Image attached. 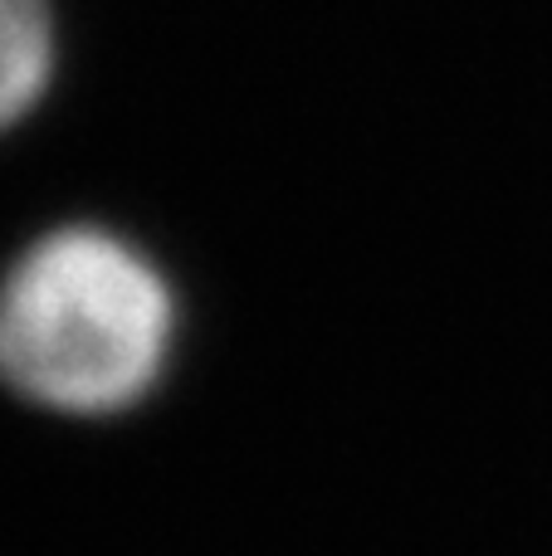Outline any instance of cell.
I'll use <instances>...</instances> for the list:
<instances>
[{
    "label": "cell",
    "mask_w": 552,
    "mask_h": 556,
    "mask_svg": "<svg viewBox=\"0 0 552 556\" xmlns=\"http://www.w3.org/2000/svg\"><path fill=\"white\" fill-rule=\"evenodd\" d=\"M59 74V5L0 0V132L20 127L49 98Z\"/></svg>",
    "instance_id": "obj_2"
},
{
    "label": "cell",
    "mask_w": 552,
    "mask_h": 556,
    "mask_svg": "<svg viewBox=\"0 0 552 556\" xmlns=\"http://www.w3.org/2000/svg\"><path fill=\"white\" fill-rule=\"evenodd\" d=\"M176 346V293L133 240L59 225L0 274V381L59 415L133 410Z\"/></svg>",
    "instance_id": "obj_1"
}]
</instances>
